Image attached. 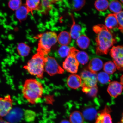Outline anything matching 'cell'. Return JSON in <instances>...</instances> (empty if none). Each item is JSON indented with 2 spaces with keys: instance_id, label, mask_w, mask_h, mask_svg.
I'll use <instances>...</instances> for the list:
<instances>
[{
  "instance_id": "obj_12",
  "label": "cell",
  "mask_w": 123,
  "mask_h": 123,
  "mask_svg": "<svg viewBox=\"0 0 123 123\" xmlns=\"http://www.w3.org/2000/svg\"><path fill=\"white\" fill-rule=\"evenodd\" d=\"M82 84L80 76L74 74L70 75L67 80L68 86L72 89H76L79 88Z\"/></svg>"
},
{
  "instance_id": "obj_19",
  "label": "cell",
  "mask_w": 123,
  "mask_h": 123,
  "mask_svg": "<svg viewBox=\"0 0 123 123\" xmlns=\"http://www.w3.org/2000/svg\"><path fill=\"white\" fill-rule=\"evenodd\" d=\"M98 113L96 109L93 107H88L85 109L82 114L84 119L89 121L96 118Z\"/></svg>"
},
{
  "instance_id": "obj_30",
  "label": "cell",
  "mask_w": 123,
  "mask_h": 123,
  "mask_svg": "<svg viewBox=\"0 0 123 123\" xmlns=\"http://www.w3.org/2000/svg\"><path fill=\"white\" fill-rule=\"evenodd\" d=\"M70 48L68 46H62L58 50L59 56L63 58L67 57L70 53Z\"/></svg>"
},
{
  "instance_id": "obj_7",
  "label": "cell",
  "mask_w": 123,
  "mask_h": 123,
  "mask_svg": "<svg viewBox=\"0 0 123 123\" xmlns=\"http://www.w3.org/2000/svg\"><path fill=\"white\" fill-rule=\"evenodd\" d=\"M110 55L118 70L123 71V46H113Z\"/></svg>"
},
{
  "instance_id": "obj_38",
  "label": "cell",
  "mask_w": 123,
  "mask_h": 123,
  "mask_svg": "<svg viewBox=\"0 0 123 123\" xmlns=\"http://www.w3.org/2000/svg\"><path fill=\"white\" fill-rule=\"evenodd\" d=\"M121 83L122 84V85H123V75L121 77Z\"/></svg>"
},
{
  "instance_id": "obj_10",
  "label": "cell",
  "mask_w": 123,
  "mask_h": 123,
  "mask_svg": "<svg viewBox=\"0 0 123 123\" xmlns=\"http://www.w3.org/2000/svg\"><path fill=\"white\" fill-rule=\"evenodd\" d=\"M111 112L110 108L106 106L104 110L98 113L94 123H113L110 114Z\"/></svg>"
},
{
  "instance_id": "obj_1",
  "label": "cell",
  "mask_w": 123,
  "mask_h": 123,
  "mask_svg": "<svg viewBox=\"0 0 123 123\" xmlns=\"http://www.w3.org/2000/svg\"><path fill=\"white\" fill-rule=\"evenodd\" d=\"M97 34L96 54L98 56L107 55L110 49L116 42L110 31L103 24H98L93 27Z\"/></svg>"
},
{
  "instance_id": "obj_5",
  "label": "cell",
  "mask_w": 123,
  "mask_h": 123,
  "mask_svg": "<svg viewBox=\"0 0 123 123\" xmlns=\"http://www.w3.org/2000/svg\"><path fill=\"white\" fill-rule=\"evenodd\" d=\"M78 50L74 47L71 48L69 55L63 63V68L64 70L73 74L77 73L79 63L76 56Z\"/></svg>"
},
{
  "instance_id": "obj_37",
  "label": "cell",
  "mask_w": 123,
  "mask_h": 123,
  "mask_svg": "<svg viewBox=\"0 0 123 123\" xmlns=\"http://www.w3.org/2000/svg\"><path fill=\"white\" fill-rule=\"evenodd\" d=\"M117 123H123V113L122 114V117H121V121Z\"/></svg>"
},
{
  "instance_id": "obj_8",
  "label": "cell",
  "mask_w": 123,
  "mask_h": 123,
  "mask_svg": "<svg viewBox=\"0 0 123 123\" xmlns=\"http://www.w3.org/2000/svg\"><path fill=\"white\" fill-rule=\"evenodd\" d=\"M97 76L96 73H92L87 70H84L81 74L82 81L81 86L89 88L96 86L98 81Z\"/></svg>"
},
{
  "instance_id": "obj_28",
  "label": "cell",
  "mask_w": 123,
  "mask_h": 123,
  "mask_svg": "<svg viewBox=\"0 0 123 123\" xmlns=\"http://www.w3.org/2000/svg\"><path fill=\"white\" fill-rule=\"evenodd\" d=\"M104 70L108 74H112L116 71V66L113 62H107L104 65Z\"/></svg>"
},
{
  "instance_id": "obj_35",
  "label": "cell",
  "mask_w": 123,
  "mask_h": 123,
  "mask_svg": "<svg viewBox=\"0 0 123 123\" xmlns=\"http://www.w3.org/2000/svg\"><path fill=\"white\" fill-rule=\"evenodd\" d=\"M35 115V112L31 110H27L25 112V118L27 121H31L34 119Z\"/></svg>"
},
{
  "instance_id": "obj_31",
  "label": "cell",
  "mask_w": 123,
  "mask_h": 123,
  "mask_svg": "<svg viewBox=\"0 0 123 123\" xmlns=\"http://www.w3.org/2000/svg\"><path fill=\"white\" fill-rule=\"evenodd\" d=\"M86 3L84 0H73L72 1V6L73 10L78 11L80 10L84 7Z\"/></svg>"
},
{
  "instance_id": "obj_11",
  "label": "cell",
  "mask_w": 123,
  "mask_h": 123,
  "mask_svg": "<svg viewBox=\"0 0 123 123\" xmlns=\"http://www.w3.org/2000/svg\"><path fill=\"white\" fill-rule=\"evenodd\" d=\"M123 89V86L121 83L114 81L109 84L107 91L111 96L115 98L121 94Z\"/></svg>"
},
{
  "instance_id": "obj_20",
  "label": "cell",
  "mask_w": 123,
  "mask_h": 123,
  "mask_svg": "<svg viewBox=\"0 0 123 123\" xmlns=\"http://www.w3.org/2000/svg\"><path fill=\"white\" fill-rule=\"evenodd\" d=\"M29 13L25 5H21L15 12V15L18 19L20 21L24 20L26 19Z\"/></svg>"
},
{
  "instance_id": "obj_9",
  "label": "cell",
  "mask_w": 123,
  "mask_h": 123,
  "mask_svg": "<svg viewBox=\"0 0 123 123\" xmlns=\"http://www.w3.org/2000/svg\"><path fill=\"white\" fill-rule=\"evenodd\" d=\"M13 101L10 95L0 97V117L6 116L11 111Z\"/></svg>"
},
{
  "instance_id": "obj_29",
  "label": "cell",
  "mask_w": 123,
  "mask_h": 123,
  "mask_svg": "<svg viewBox=\"0 0 123 123\" xmlns=\"http://www.w3.org/2000/svg\"><path fill=\"white\" fill-rule=\"evenodd\" d=\"M97 76L98 80L101 84H106L110 81V76L105 72H100L98 74Z\"/></svg>"
},
{
  "instance_id": "obj_6",
  "label": "cell",
  "mask_w": 123,
  "mask_h": 123,
  "mask_svg": "<svg viewBox=\"0 0 123 123\" xmlns=\"http://www.w3.org/2000/svg\"><path fill=\"white\" fill-rule=\"evenodd\" d=\"M44 70L50 76L62 74L64 70L58 64L55 58L49 56H46Z\"/></svg>"
},
{
  "instance_id": "obj_24",
  "label": "cell",
  "mask_w": 123,
  "mask_h": 123,
  "mask_svg": "<svg viewBox=\"0 0 123 123\" xmlns=\"http://www.w3.org/2000/svg\"><path fill=\"white\" fill-rule=\"evenodd\" d=\"M40 1L39 0H28L26 1L25 5L29 13L31 12L33 13L34 11L38 10Z\"/></svg>"
},
{
  "instance_id": "obj_39",
  "label": "cell",
  "mask_w": 123,
  "mask_h": 123,
  "mask_svg": "<svg viewBox=\"0 0 123 123\" xmlns=\"http://www.w3.org/2000/svg\"><path fill=\"white\" fill-rule=\"evenodd\" d=\"M121 1L123 4V0H121Z\"/></svg>"
},
{
  "instance_id": "obj_14",
  "label": "cell",
  "mask_w": 123,
  "mask_h": 123,
  "mask_svg": "<svg viewBox=\"0 0 123 123\" xmlns=\"http://www.w3.org/2000/svg\"><path fill=\"white\" fill-rule=\"evenodd\" d=\"M103 65V63L100 59L98 58H94L90 61L88 67L90 72L96 73L102 68Z\"/></svg>"
},
{
  "instance_id": "obj_15",
  "label": "cell",
  "mask_w": 123,
  "mask_h": 123,
  "mask_svg": "<svg viewBox=\"0 0 123 123\" xmlns=\"http://www.w3.org/2000/svg\"><path fill=\"white\" fill-rule=\"evenodd\" d=\"M70 33L67 31L61 32L57 36V42L62 46H68L71 41Z\"/></svg>"
},
{
  "instance_id": "obj_13",
  "label": "cell",
  "mask_w": 123,
  "mask_h": 123,
  "mask_svg": "<svg viewBox=\"0 0 123 123\" xmlns=\"http://www.w3.org/2000/svg\"><path fill=\"white\" fill-rule=\"evenodd\" d=\"M105 26L108 30H113L119 27V24L115 14L107 15L105 20Z\"/></svg>"
},
{
  "instance_id": "obj_27",
  "label": "cell",
  "mask_w": 123,
  "mask_h": 123,
  "mask_svg": "<svg viewBox=\"0 0 123 123\" xmlns=\"http://www.w3.org/2000/svg\"><path fill=\"white\" fill-rule=\"evenodd\" d=\"M94 4L97 10L100 12L105 11L109 6V2L106 0H97L95 1Z\"/></svg>"
},
{
  "instance_id": "obj_2",
  "label": "cell",
  "mask_w": 123,
  "mask_h": 123,
  "mask_svg": "<svg viewBox=\"0 0 123 123\" xmlns=\"http://www.w3.org/2000/svg\"><path fill=\"white\" fill-rule=\"evenodd\" d=\"M23 96L30 103L35 104L42 98L44 88L41 83L34 79L26 80L22 91Z\"/></svg>"
},
{
  "instance_id": "obj_26",
  "label": "cell",
  "mask_w": 123,
  "mask_h": 123,
  "mask_svg": "<svg viewBox=\"0 0 123 123\" xmlns=\"http://www.w3.org/2000/svg\"><path fill=\"white\" fill-rule=\"evenodd\" d=\"M76 57L79 63L84 65L88 62L89 58L87 54L85 52L78 50L76 54Z\"/></svg>"
},
{
  "instance_id": "obj_33",
  "label": "cell",
  "mask_w": 123,
  "mask_h": 123,
  "mask_svg": "<svg viewBox=\"0 0 123 123\" xmlns=\"http://www.w3.org/2000/svg\"><path fill=\"white\" fill-rule=\"evenodd\" d=\"M115 15L119 24L118 29L121 33H123V11L116 14Z\"/></svg>"
},
{
  "instance_id": "obj_3",
  "label": "cell",
  "mask_w": 123,
  "mask_h": 123,
  "mask_svg": "<svg viewBox=\"0 0 123 123\" xmlns=\"http://www.w3.org/2000/svg\"><path fill=\"white\" fill-rule=\"evenodd\" d=\"M46 56L37 53L33 55L24 68L31 75L42 79L43 77Z\"/></svg>"
},
{
  "instance_id": "obj_22",
  "label": "cell",
  "mask_w": 123,
  "mask_h": 123,
  "mask_svg": "<svg viewBox=\"0 0 123 123\" xmlns=\"http://www.w3.org/2000/svg\"><path fill=\"white\" fill-rule=\"evenodd\" d=\"M84 119L82 113L79 111L72 112L70 115L71 123H83Z\"/></svg>"
},
{
  "instance_id": "obj_17",
  "label": "cell",
  "mask_w": 123,
  "mask_h": 123,
  "mask_svg": "<svg viewBox=\"0 0 123 123\" xmlns=\"http://www.w3.org/2000/svg\"><path fill=\"white\" fill-rule=\"evenodd\" d=\"M57 1L47 0H41L38 10L41 13H47L52 9L53 4Z\"/></svg>"
},
{
  "instance_id": "obj_32",
  "label": "cell",
  "mask_w": 123,
  "mask_h": 123,
  "mask_svg": "<svg viewBox=\"0 0 123 123\" xmlns=\"http://www.w3.org/2000/svg\"><path fill=\"white\" fill-rule=\"evenodd\" d=\"M22 5V2L20 0H12L9 1L8 6L13 10H16Z\"/></svg>"
},
{
  "instance_id": "obj_4",
  "label": "cell",
  "mask_w": 123,
  "mask_h": 123,
  "mask_svg": "<svg viewBox=\"0 0 123 123\" xmlns=\"http://www.w3.org/2000/svg\"><path fill=\"white\" fill-rule=\"evenodd\" d=\"M39 39L37 52L46 56L50 51L53 46L57 42V36L54 32H47L38 36Z\"/></svg>"
},
{
  "instance_id": "obj_16",
  "label": "cell",
  "mask_w": 123,
  "mask_h": 123,
  "mask_svg": "<svg viewBox=\"0 0 123 123\" xmlns=\"http://www.w3.org/2000/svg\"><path fill=\"white\" fill-rule=\"evenodd\" d=\"M22 112L19 109L10 112L6 117V119L11 123H15L19 121L21 118Z\"/></svg>"
},
{
  "instance_id": "obj_18",
  "label": "cell",
  "mask_w": 123,
  "mask_h": 123,
  "mask_svg": "<svg viewBox=\"0 0 123 123\" xmlns=\"http://www.w3.org/2000/svg\"><path fill=\"white\" fill-rule=\"evenodd\" d=\"M72 19L73 24L71 28L70 33L72 38L77 39L81 35V32L82 31V28L79 25L76 24L73 16Z\"/></svg>"
},
{
  "instance_id": "obj_25",
  "label": "cell",
  "mask_w": 123,
  "mask_h": 123,
  "mask_svg": "<svg viewBox=\"0 0 123 123\" xmlns=\"http://www.w3.org/2000/svg\"><path fill=\"white\" fill-rule=\"evenodd\" d=\"M17 50L19 54L23 57L28 55L30 51V47L24 43H20L17 47Z\"/></svg>"
},
{
  "instance_id": "obj_36",
  "label": "cell",
  "mask_w": 123,
  "mask_h": 123,
  "mask_svg": "<svg viewBox=\"0 0 123 123\" xmlns=\"http://www.w3.org/2000/svg\"><path fill=\"white\" fill-rule=\"evenodd\" d=\"M0 123H11L4 120L1 118H0Z\"/></svg>"
},
{
  "instance_id": "obj_21",
  "label": "cell",
  "mask_w": 123,
  "mask_h": 123,
  "mask_svg": "<svg viewBox=\"0 0 123 123\" xmlns=\"http://www.w3.org/2000/svg\"><path fill=\"white\" fill-rule=\"evenodd\" d=\"M90 39L85 35H81L76 39L77 45L82 49L87 48L90 45Z\"/></svg>"
},
{
  "instance_id": "obj_34",
  "label": "cell",
  "mask_w": 123,
  "mask_h": 123,
  "mask_svg": "<svg viewBox=\"0 0 123 123\" xmlns=\"http://www.w3.org/2000/svg\"><path fill=\"white\" fill-rule=\"evenodd\" d=\"M98 92V88L97 86L94 87L86 89L85 93L87 94L89 96L91 97L96 96Z\"/></svg>"
},
{
  "instance_id": "obj_23",
  "label": "cell",
  "mask_w": 123,
  "mask_h": 123,
  "mask_svg": "<svg viewBox=\"0 0 123 123\" xmlns=\"http://www.w3.org/2000/svg\"><path fill=\"white\" fill-rule=\"evenodd\" d=\"M109 7L110 11L115 14L122 11V4L118 1L113 0L111 1L109 4Z\"/></svg>"
}]
</instances>
